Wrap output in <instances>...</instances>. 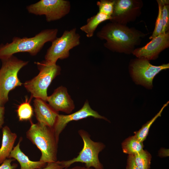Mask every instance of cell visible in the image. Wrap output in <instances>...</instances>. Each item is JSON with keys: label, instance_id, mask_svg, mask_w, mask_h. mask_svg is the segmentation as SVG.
Wrapping results in <instances>:
<instances>
[{"label": "cell", "instance_id": "obj_24", "mask_svg": "<svg viewBox=\"0 0 169 169\" xmlns=\"http://www.w3.org/2000/svg\"><path fill=\"white\" fill-rule=\"evenodd\" d=\"M162 28L161 33L169 31V4L163 5L162 11Z\"/></svg>", "mask_w": 169, "mask_h": 169}, {"label": "cell", "instance_id": "obj_20", "mask_svg": "<svg viewBox=\"0 0 169 169\" xmlns=\"http://www.w3.org/2000/svg\"><path fill=\"white\" fill-rule=\"evenodd\" d=\"M135 162L140 169H150L152 156L147 150H142L134 155Z\"/></svg>", "mask_w": 169, "mask_h": 169}, {"label": "cell", "instance_id": "obj_9", "mask_svg": "<svg viewBox=\"0 0 169 169\" xmlns=\"http://www.w3.org/2000/svg\"><path fill=\"white\" fill-rule=\"evenodd\" d=\"M129 67L132 76L136 83L150 88L153 86L154 77L161 70L168 69L169 64L155 66L150 64L149 61L137 58L131 62Z\"/></svg>", "mask_w": 169, "mask_h": 169}, {"label": "cell", "instance_id": "obj_13", "mask_svg": "<svg viewBox=\"0 0 169 169\" xmlns=\"http://www.w3.org/2000/svg\"><path fill=\"white\" fill-rule=\"evenodd\" d=\"M46 101L55 110L67 114H71L75 107L67 89L63 86L58 87L51 95L48 96Z\"/></svg>", "mask_w": 169, "mask_h": 169}, {"label": "cell", "instance_id": "obj_19", "mask_svg": "<svg viewBox=\"0 0 169 169\" xmlns=\"http://www.w3.org/2000/svg\"><path fill=\"white\" fill-rule=\"evenodd\" d=\"M169 103V101L167 102L154 117L144 125L139 130L134 132V135L140 141L143 142L146 140L151 125L159 117L161 116L163 109Z\"/></svg>", "mask_w": 169, "mask_h": 169}, {"label": "cell", "instance_id": "obj_18", "mask_svg": "<svg viewBox=\"0 0 169 169\" xmlns=\"http://www.w3.org/2000/svg\"><path fill=\"white\" fill-rule=\"evenodd\" d=\"M123 153L128 155H134L143 149V142L140 141L135 136L125 139L121 144Z\"/></svg>", "mask_w": 169, "mask_h": 169}, {"label": "cell", "instance_id": "obj_23", "mask_svg": "<svg viewBox=\"0 0 169 169\" xmlns=\"http://www.w3.org/2000/svg\"><path fill=\"white\" fill-rule=\"evenodd\" d=\"M158 4V11L157 17L155 23L154 30L149 39H152L161 33L162 28V11L163 5L161 0H157Z\"/></svg>", "mask_w": 169, "mask_h": 169}, {"label": "cell", "instance_id": "obj_22", "mask_svg": "<svg viewBox=\"0 0 169 169\" xmlns=\"http://www.w3.org/2000/svg\"><path fill=\"white\" fill-rule=\"evenodd\" d=\"M115 0H100L97 2L99 12L111 16L113 11Z\"/></svg>", "mask_w": 169, "mask_h": 169}, {"label": "cell", "instance_id": "obj_5", "mask_svg": "<svg viewBox=\"0 0 169 169\" xmlns=\"http://www.w3.org/2000/svg\"><path fill=\"white\" fill-rule=\"evenodd\" d=\"M0 69V104L4 105L8 101L9 92L22 83L18 79V74L23 67L27 65L28 61L21 60L12 55L1 59Z\"/></svg>", "mask_w": 169, "mask_h": 169}, {"label": "cell", "instance_id": "obj_8", "mask_svg": "<svg viewBox=\"0 0 169 169\" xmlns=\"http://www.w3.org/2000/svg\"><path fill=\"white\" fill-rule=\"evenodd\" d=\"M70 8V2L65 0H41L26 7L29 13L44 15L47 22L62 18L69 13Z\"/></svg>", "mask_w": 169, "mask_h": 169}, {"label": "cell", "instance_id": "obj_15", "mask_svg": "<svg viewBox=\"0 0 169 169\" xmlns=\"http://www.w3.org/2000/svg\"><path fill=\"white\" fill-rule=\"evenodd\" d=\"M22 140L20 138L16 146L13 147L8 158L17 160L20 165V169H39L45 167L46 163L40 161H32L22 151L20 147Z\"/></svg>", "mask_w": 169, "mask_h": 169}, {"label": "cell", "instance_id": "obj_27", "mask_svg": "<svg viewBox=\"0 0 169 169\" xmlns=\"http://www.w3.org/2000/svg\"><path fill=\"white\" fill-rule=\"evenodd\" d=\"M14 159L8 158L5 160L0 166V169H13L15 165H12L11 163Z\"/></svg>", "mask_w": 169, "mask_h": 169}, {"label": "cell", "instance_id": "obj_25", "mask_svg": "<svg viewBox=\"0 0 169 169\" xmlns=\"http://www.w3.org/2000/svg\"><path fill=\"white\" fill-rule=\"evenodd\" d=\"M64 166L60 163V161L48 163L46 166L39 169H63Z\"/></svg>", "mask_w": 169, "mask_h": 169}, {"label": "cell", "instance_id": "obj_7", "mask_svg": "<svg viewBox=\"0 0 169 169\" xmlns=\"http://www.w3.org/2000/svg\"><path fill=\"white\" fill-rule=\"evenodd\" d=\"M80 35L77 33L76 28L65 30L61 37H57L52 42L45 55V60L56 64L59 59L68 58L70 50L80 44Z\"/></svg>", "mask_w": 169, "mask_h": 169}, {"label": "cell", "instance_id": "obj_1", "mask_svg": "<svg viewBox=\"0 0 169 169\" xmlns=\"http://www.w3.org/2000/svg\"><path fill=\"white\" fill-rule=\"evenodd\" d=\"M146 35L134 28L112 22L104 25L96 33L100 39L105 40V48L113 52L126 54H132Z\"/></svg>", "mask_w": 169, "mask_h": 169}, {"label": "cell", "instance_id": "obj_28", "mask_svg": "<svg viewBox=\"0 0 169 169\" xmlns=\"http://www.w3.org/2000/svg\"><path fill=\"white\" fill-rule=\"evenodd\" d=\"M5 113V107L0 104V128L3 127L4 123V115Z\"/></svg>", "mask_w": 169, "mask_h": 169}, {"label": "cell", "instance_id": "obj_17", "mask_svg": "<svg viewBox=\"0 0 169 169\" xmlns=\"http://www.w3.org/2000/svg\"><path fill=\"white\" fill-rule=\"evenodd\" d=\"M111 17L103 13L98 12L95 15L88 18L86 23L80 28L88 38L92 37L98 26L101 23L107 20H111Z\"/></svg>", "mask_w": 169, "mask_h": 169}, {"label": "cell", "instance_id": "obj_26", "mask_svg": "<svg viewBox=\"0 0 169 169\" xmlns=\"http://www.w3.org/2000/svg\"><path fill=\"white\" fill-rule=\"evenodd\" d=\"M126 169H140L135 162L133 155H128Z\"/></svg>", "mask_w": 169, "mask_h": 169}, {"label": "cell", "instance_id": "obj_10", "mask_svg": "<svg viewBox=\"0 0 169 169\" xmlns=\"http://www.w3.org/2000/svg\"><path fill=\"white\" fill-rule=\"evenodd\" d=\"M141 0H115L111 22L124 25L140 16L143 7Z\"/></svg>", "mask_w": 169, "mask_h": 169}, {"label": "cell", "instance_id": "obj_14", "mask_svg": "<svg viewBox=\"0 0 169 169\" xmlns=\"http://www.w3.org/2000/svg\"><path fill=\"white\" fill-rule=\"evenodd\" d=\"M33 102L34 111L38 122L53 128L59 114L58 112L41 99L35 98Z\"/></svg>", "mask_w": 169, "mask_h": 169}, {"label": "cell", "instance_id": "obj_3", "mask_svg": "<svg viewBox=\"0 0 169 169\" xmlns=\"http://www.w3.org/2000/svg\"><path fill=\"white\" fill-rule=\"evenodd\" d=\"M31 123L26 136L41 151L39 161L47 163L57 161L59 142L53 128L38 122Z\"/></svg>", "mask_w": 169, "mask_h": 169}, {"label": "cell", "instance_id": "obj_16", "mask_svg": "<svg viewBox=\"0 0 169 169\" xmlns=\"http://www.w3.org/2000/svg\"><path fill=\"white\" fill-rule=\"evenodd\" d=\"M2 139L0 148V165L6 159L8 158L12 151L17 136L12 132L7 125L2 128Z\"/></svg>", "mask_w": 169, "mask_h": 169}, {"label": "cell", "instance_id": "obj_11", "mask_svg": "<svg viewBox=\"0 0 169 169\" xmlns=\"http://www.w3.org/2000/svg\"><path fill=\"white\" fill-rule=\"evenodd\" d=\"M90 117L108 121L106 117L100 115L97 112L92 109L87 100L80 110L74 113L67 115L59 114L52 128L57 141L59 142L60 134L69 123Z\"/></svg>", "mask_w": 169, "mask_h": 169}, {"label": "cell", "instance_id": "obj_6", "mask_svg": "<svg viewBox=\"0 0 169 169\" xmlns=\"http://www.w3.org/2000/svg\"><path fill=\"white\" fill-rule=\"evenodd\" d=\"M78 133L83 142L82 149L77 157L68 160L60 161V163L64 169L69 167L74 163L80 162L84 163L87 168L104 169L99 160V155L105 149V145L102 142L93 141L90 134L85 130L80 129Z\"/></svg>", "mask_w": 169, "mask_h": 169}, {"label": "cell", "instance_id": "obj_2", "mask_svg": "<svg viewBox=\"0 0 169 169\" xmlns=\"http://www.w3.org/2000/svg\"><path fill=\"white\" fill-rule=\"evenodd\" d=\"M58 33L57 28L46 29L31 38L14 37L11 43L0 45V59L19 52H27L31 55H36L46 43L52 42L57 38Z\"/></svg>", "mask_w": 169, "mask_h": 169}, {"label": "cell", "instance_id": "obj_29", "mask_svg": "<svg viewBox=\"0 0 169 169\" xmlns=\"http://www.w3.org/2000/svg\"><path fill=\"white\" fill-rule=\"evenodd\" d=\"M64 169H95L93 168H87L85 166H76L72 167L65 168Z\"/></svg>", "mask_w": 169, "mask_h": 169}, {"label": "cell", "instance_id": "obj_12", "mask_svg": "<svg viewBox=\"0 0 169 169\" xmlns=\"http://www.w3.org/2000/svg\"><path fill=\"white\" fill-rule=\"evenodd\" d=\"M169 47V32L161 33L145 46L136 48L132 54L138 58L149 61L156 59L162 51Z\"/></svg>", "mask_w": 169, "mask_h": 169}, {"label": "cell", "instance_id": "obj_4", "mask_svg": "<svg viewBox=\"0 0 169 169\" xmlns=\"http://www.w3.org/2000/svg\"><path fill=\"white\" fill-rule=\"evenodd\" d=\"M39 70L38 74L23 84L27 90L31 93V97L39 98L46 102L47 90L53 80L60 74V67L45 60L36 62Z\"/></svg>", "mask_w": 169, "mask_h": 169}, {"label": "cell", "instance_id": "obj_21", "mask_svg": "<svg viewBox=\"0 0 169 169\" xmlns=\"http://www.w3.org/2000/svg\"><path fill=\"white\" fill-rule=\"evenodd\" d=\"M31 98L29 101L26 98L25 101L19 105L17 111L20 121L30 120L33 115V110L30 104Z\"/></svg>", "mask_w": 169, "mask_h": 169}]
</instances>
